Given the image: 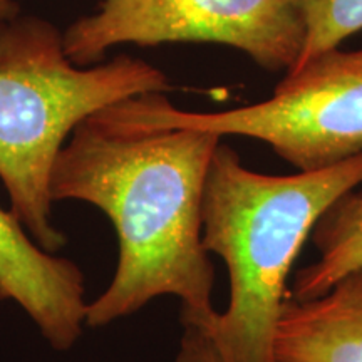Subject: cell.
<instances>
[{"mask_svg":"<svg viewBox=\"0 0 362 362\" xmlns=\"http://www.w3.org/2000/svg\"><path fill=\"white\" fill-rule=\"evenodd\" d=\"M12 300L56 351H69L86 324V285L74 262L40 248L0 206V302Z\"/></svg>","mask_w":362,"mask_h":362,"instance_id":"obj_6","label":"cell"},{"mask_svg":"<svg viewBox=\"0 0 362 362\" xmlns=\"http://www.w3.org/2000/svg\"><path fill=\"white\" fill-rule=\"evenodd\" d=\"M275 362H362V270L324 296L284 304L274 339Z\"/></svg>","mask_w":362,"mask_h":362,"instance_id":"obj_7","label":"cell"},{"mask_svg":"<svg viewBox=\"0 0 362 362\" xmlns=\"http://www.w3.org/2000/svg\"><path fill=\"white\" fill-rule=\"evenodd\" d=\"M304 40L293 0H104L62 34L67 57L83 67L123 44L208 42L237 49L270 72L291 71Z\"/></svg>","mask_w":362,"mask_h":362,"instance_id":"obj_5","label":"cell"},{"mask_svg":"<svg viewBox=\"0 0 362 362\" xmlns=\"http://www.w3.org/2000/svg\"><path fill=\"white\" fill-rule=\"evenodd\" d=\"M362 183V153L317 171L264 175L220 143L202 200V242L225 262L230 302L208 337L223 362H275L287 280L317 221Z\"/></svg>","mask_w":362,"mask_h":362,"instance_id":"obj_2","label":"cell"},{"mask_svg":"<svg viewBox=\"0 0 362 362\" xmlns=\"http://www.w3.org/2000/svg\"><path fill=\"white\" fill-rule=\"evenodd\" d=\"M221 136L144 128L107 106L72 131L52 166V202L98 206L117 237L110 287L88 304L86 325L103 327L153 298L181 302L183 327L210 334L215 270L202 242V200Z\"/></svg>","mask_w":362,"mask_h":362,"instance_id":"obj_1","label":"cell"},{"mask_svg":"<svg viewBox=\"0 0 362 362\" xmlns=\"http://www.w3.org/2000/svg\"><path fill=\"white\" fill-rule=\"evenodd\" d=\"M17 11H19V7L13 0H0V22L16 17Z\"/></svg>","mask_w":362,"mask_h":362,"instance_id":"obj_11","label":"cell"},{"mask_svg":"<svg viewBox=\"0 0 362 362\" xmlns=\"http://www.w3.org/2000/svg\"><path fill=\"white\" fill-rule=\"evenodd\" d=\"M312 242L319 259L293 277L288 296L296 300L324 296L347 275L362 270V194L351 192L339 198L317 221Z\"/></svg>","mask_w":362,"mask_h":362,"instance_id":"obj_8","label":"cell"},{"mask_svg":"<svg viewBox=\"0 0 362 362\" xmlns=\"http://www.w3.org/2000/svg\"><path fill=\"white\" fill-rule=\"evenodd\" d=\"M170 89L168 76L141 59L74 66L62 34L37 17L0 22V180L40 248L56 253L67 243L52 221L49 181L72 131L111 104Z\"/></svg>","mask_w":362,"mask_h":362,"instance_id":"obj_3","label":"cell"},{"mask_svg":"<svg viewBox=\"0 0 362 362\" xmlns=\"http://www.w3.org/2000/svg\"><path fill=\"white\" fill-rule=\"evenodd\" d=\"M305 29L304 49L291 71L312 59L339 49L344 40L362 30V0H293Z\"/></svg>","mask_w":362,"mask_h":362,"instance_id":"obj_9","label":"cell"},{"mask_svg":"<svg viewBox=\"0 0 362 362\" xmlns=\"http://www.w3.org/2000/svg\"><path fill=\"white\" fill-rule=\"evenodd\" d=\"M175 362H223L208 334L197 327H185Z\"/></svg>","mask_w":362,"mask_h":362,"instance_id":"obj_10","label":"cell"},{"mask_svg":"<svg viewBox=\"0 0 362 362\" xmlns=\"http://www.w3.org/2000/svg\"><path fill=\"white\" fill-rule=\"evenodd\" d=\"M144 128H188L269 144L297 171L330 168L362 153V49H334L287 72L267 101L220 112L181 111L165 93L112 104Z\"/></svg>","mask_w":362,"mask_h":362,"instance_id":"obj_4","label":"cell"}]
</instances>
